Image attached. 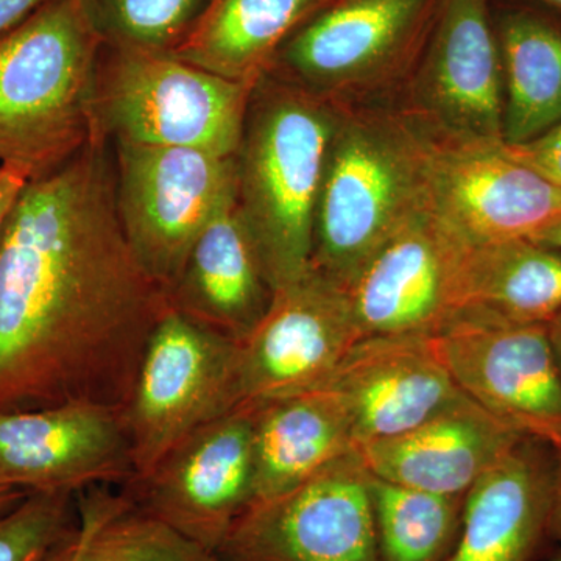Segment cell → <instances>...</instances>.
<instances>
[{"label":"cell","mask_w":561,"mask_h":561,"mask_svg":"<svg viewBox=\"0 0 561 561\" xmlns=\"http://www.w3.org/2000/svg\"><path fill=\"white\" fill-rule=\"evenodd\" d=\"M371 474L359 451L313 472L300 485L253 501L232 524L224 561H381Z\"/></svg>","instance_id":"obj_9"},{"label":"cell","mask_w":561,"mask_h":561,"mask_svg":"<svg viewBox=\"0 0 561 561\" xmlns=\"http://www.w3.org/2000/svg\"><path fill=\"white\" fill-rule=\"evenodd\" d=\"M526 438L465 397L420 426L367 443L357 451L367 470L382 481L467 496Z\"/></svg>","instance_id":"obj_18"},{"label":"cell","mask_w":561,"mask_h":561,"mask_svg":"<svg viewBox=\"0 0 561 561\" xmlns=\"http://www.w3.org/2000/svg\"><path fill=\"white\" fill-rule=\"evenodd\" d=\"M328 383L345 398L357 449L411 431L465 398L423 335L360 339Z\"/></svg>","instance_id":"obj_17"},{"label":"cell","mask_w":561,"mask_h":561,"mask_svg":"<svg viewBox=\"0 0 561 561\" xmlns=\"http://www.w3.org/2000/svg\"><path fill=\"white\" fill-rule=\"evenodd\" d=\"M180 531L154 518L122 489L76 494V523L47 561H213Z\"/></svg>","instance_id":"obj_24"},{"label":"cell","mask_w":561,"mask_h":561,"mask_svg":"<svg viewBox=\"0 0 561 561\" xmlns=\"http://www.w3.org/2000/svg\"><path fill=\"white\" fill-rule=\"evenodd\" d=\"M122 230L168 294L217 210L236 197V158L190 147L111 142Z\"/></svg>","instance_id":"obj_8"},{"label":"cell","mask_w":561,"mask_h":561,"mask_svg":"<svg viewBox=\"0 0 561 561\" xmlns=\"http://www.w3.org/2000/svg\"><path fill=\"white\" fill-rule=\"evenodd\" d=\"M468 245L432 213H412L346 286L360 339L434 337L454 312Z\"/></svg>","instance_id":"obj_15"},{"label":"cell","mask_w":561,"mask_h":561,"mask_svg":"<svg viewBox=\"0 0 561 561\" xmlns=\"http://www.w3.org/2000/svg\"><path fill=\"white\" fill-rule=\"evenodd\" d=\"M331 0H209L191 32L171 51L180 60L256 84L283 44Z\"/></svg>","instance_id":"obj_23"},{"label":"cell","mask_w":561,"mask_h":561,"mask_svg":"<svg viewBox=\"0 0 561 561\" xmlns=\"http://www.w3.org/2000/svg\"><path fill=\"white\" fill-rule=\"evenodd\" d=\"M476 404L527 438L561 446V375L546 324L453 321L432 337Z\"/></svg>","instance_id":"obj_13"},{"label":"cell","mask_w":561,"mask_h":561,"mask_svg":"<svg viewBox=\"0 0 561 561\" xmlns=\"http://www.w3.org/2000/svg\"><path fill=\"white\" fill-rule=\"evenodd\" d=\"M28 491L0 478V516L5 515L28 496Z\"/></svg>","instance_id":"obj_33"},{"label":"cell","mask_w":561,"mask_h":561,"mask_svg":"<svg viewBox=\"0 0 561 561\" xmlns=\"http://www.w3.org/2000/svg\"><path fill=\"white\" fill-rule=\"evenodd\" d=\"M437 3L331 0L283 44L267 72L339 105H359L405 83Z\"/></svg>","instance_id":"obj_6"},{"label":"cell","mask_w":561,"mask_h":561,"mask_svg":"<svg viewBox=\"0 0 561 561\" xmlns=\"http://www.w3.org/2000/svg\"><path fill=\"white\" fill-rule=\"evenodd\" d=\"M370 491L381 561H448L459 540L465 496L409 489L373 474Z\"/></svg>","instance_id":"obj_26"},{"label":"cell","mask_w":561,"mask_h":561,"mask_svg":"<svg viewBox=\"0 0 561 561\" xmlns=\"http://www.w3.org/2000/svg\"><path fill=\"white\" fill-rule=\"evenodd\" d=\"M0 478L28 493L127 485L135 467L124 409L65 402L0 412Z\"/></svg>","instance_id":"obj_16"},{"label":"cell","mask_w":561,"mask_h":561,"mask_svg":"<svg viewBox=\"0 0 561 561\" xmlns=\"http://www.w3.org/2000/svg\"><path fill=\"white\" fill-rule=\"evenodd\" d=\"M25 183H27V180L21 176L20 173L0 165V231H2L3 224H5L7 216L13 208L18 195L24 190Z\"/></svg>","instance_id":"obj_32"},{"label":"cell","mask_w":561,"mask_h":561,"mask_svg":"<svg viewBox=\"0 0 561 561\" xmlns=\"http://www.w3.org/2000/svg\"><path fill=\"white\" fill-rule=\"evenodd\" d=\"M103 43L80 0H50L0 36V165L31 181L102 135L95 114Z\"/></svg>","instance_id":"obj_3"},{"label":"cell","mask_w":561,"mask_h":561,"mask_svg":"<svg viewBox=\"0 0 561 561\" xmlns=\"http://www.w3.org/2000/svg\"><path fill=\"white\" fill-rule=\"evenodd\" d=\"M538 2L546 3V5L552 7V9L561 11V0H538Z\"/></svg>","instance_id":"obj_36"},{"label":"cell","mask_w":561,"mask_h":561,"mask_svg":"<svg viewBox=\"0 0 561 561\" xmlns=\"http://www.w3.org/2000/svg\"><path fill=\"white\" fill-rule=\"evenodd\" d=\"M213 561H224V560H220L219 557L214 556V560Z\"/></svg>","instance_id":"obj_37"},{"label":"cell","mask_w":561,"mask_h":561,"mask_svg":"<svg viewBox=\"0 0 561 561\" xmlns=\"http://www.w3.org/2000/svg\"><path fill=\"white\" fill-rule=\"evenodd\" d=\"M546 327H548L549 342H551L553 356H556L561 375V311Z\"/></svg>","instance_id":"obj_35"},{"label":"cell","mask_w":561,"mask_h":561,"mask_svg":"<svg viewBox=\"0 0 561 561\" xmlns=\"http://www.w3.org/2000/svg\"><path fill=\"white\" fill-rule=\"evenodd\" d=\"M254 411L239 405L172 449L144 478L119 486L144 511L217 556L254 501Z\"/></svg>","instance_id":"obj_11"},{"label":"cell","mask_w":561,"mask_h":561,"mask_svg":"<svg viewBox=\"0 0 561 561\" xmlns=\"http://www.w3.org/2000/svg\"><path fill=\"white\" fill-rule=\"evenodd\" d=\"M50 0H0V36L13 31Z\"/></svg>","instance_id":"obj_31"},{"label":"cell","mask_w":561,"mask_h":561,"mask_svg":"<svg viewBox=\"0 0 561 561\" xmlns=\"http://www.w3.org/2000/svg\"><path fill=\"white\" fill-rule=\"evenodd\" d=\"M343 105L264 73L251 91L236 191L273 291L311 267L313 220Z\"/></svg>","instance_id":"obj_2"},{"label":"cell","mask_w":561,"mask_h":561,"mask_svg":"<svg viewBox=\"0 0 561 561\" xmlns=\"http://www.w3.org/2000/svg\"><path fill=\"white\" fill-rule=\"evenodd\" d=\"M76 523V494L35 491L0 516V561H47Z\"/></svg>","instance_id":"obj_28"},{"label":"cell","mask_w":561,"mask_h":561,"mask_svg":"<svg viewBox=\"0 0 561 561\" xmlns=\"http://www.w3.org/2000/svg\"><path fill=\"white\" fill-rule=\"evenodd\" d=\"M401 108L443 138L504 140V77L489 0H438Z\"/></svg>","instance_id":"obj_10"},{"label":"cell","mask_w":561,"mask_h":561,"mask_svg":"<svg viewBox=\"0 0 561 561\" xmlns=\"http://www.w3.org/2000/svg\"><path fill=\"white\" fill-rule=\"evenodd\" d=\"M427 136V206L468 247L531 239L561 220L560 187L512 158L504 140Z\"/></svg>","instance_id":"obj_12"},{"label":"cell","mask_w":561,"mask_h":561,"mask_svg":"<svg viewBox=\"0 0 561 561\" xmlns=\"http://www.w3.org/2000/svg\"><path fill=\"white\" fill-rule=\"evenodd\" d=\"M357 341L346 287L311 265L273 291L271 308L241 342V405L327 386Z\"/></svg>","instance_id":"obj_14"},{"label":"cell","mask_w":561,"mask_h":561,"mask_svg":"<svg viewBox=\"0 0 561 561\" xmlns=\"http://www.w3.org/2000/svg\"><path fill=\"white\" fill-rule=\"evenodd\" d=\"M209 0H80L103 46L172 51Z\"/></svg>","instance_id":"obj_27"},{"label":"cell","mask_w":561,"mask_h":561,"mask_svg":"<svg viewBox=\"0 0 561 561\" xmlns=\"http://www.w3.org/2000/svg\"><path fill=\"white\" fill-rule=\"evenodd\" d=\"M241 343L169 308L140 360L124 416L135 479L184 438L242 404Z\"/></svg>","instance_id":"obj_7"},{"label":"cell","mask_w":561,"mask_h":561,"mask_svg":"<svg viewBox=\"0 0 561 561\" xmlns=\"http://www.w3.org/2000/svg\"><path fill=\"white\" fill-rule=\"evenodd\" d=\"M556 451L526 438L465 496L448 561H540L549 549Z\"/></svg>","instance_id":"obj_19"},{"label":"cell","mask_w":561,"mask_h":561,"mask_svg":"<svg viewBox=\"0 0 561 561\" xmlns=\"http://www.w3.org/2000/svg\"><path fill=\"white\" fill-rule=\"evenodd\" d=\"M504 150L561 190V122L527 142H504Z\"/></svg>","instance_id":"obj_29"},{"label":"cell","mask_w":561,"mask_h":561,"mask_svg":"<svg viewBox=\"0 0 561 561\" xmlns=\"http://www.w3.org/2000/svg\"><path fill=\"white\" fill-rule=\"evenodd\" d=\"M253 88L171 51L103 46L95 91L99 130L111 142L236 157Z\"/></svg>","instance_id":"obj_5"},{"label":"cell","mask_w":561,"mask_h":561,"mask_svg":"<svg viewBox=\"0 0 561 561\" xmlns=\"http://www.w3.org/2000/svg\"><path fill=\"white\" fill-rule=\"evenodd\" d=\"M530 241L541 243V245L549 247V249L560 251L561 253V220L538 232Z\"/></svg>","instance_id":"obj_34"},{"label":"cell","mask_w":561,"mask_h":561,"mask_svg":"<svg viewBox=\"0 0 561 561\" xmlns=\"http://www.w3.org/2000/svg\"><path fill=\"white\" fill-rule=\"evenodd\" d=\"M427 146V131L401 106L343 105L313 220L317 272L348 286L426 203Z\"/></svg>","instance_id":"obj_4"},{"label":"cell","mask_w":561,"mask_h":561,"mask_svg":"<svg viewBox=\"0 0 561 561\" xmlns=\"http://www.w3.org/2000/svg\"><path fill=\"white\" fill-rule=\"evenodd\" d=\"M247 405L254 411V501L286 493L357 451L348 405L330 383Z\"/></svg>","instance_id":"obj_21"},{"label":"cell","mask_w":561,"mask_h":561,"mask_svg":"<svg viewBox=\"0 0 561 561\" xmlns=\"http://www.w3.org/2000/svg\"><path fill=\"white\" fill-rule=\"evenodd\" d=\"M560 311V251L530 239L468 247L449 323L548 324Z\"/></svg>","instance_id":"obj_22"},{"label":"cell","mask_w":561,"mask_h":561,"mask_svg":"<svg viewBox=\"0 0 561 561\" xmlns=\"http://www.w3.org/2000/svg\"><path fill=\"white\" fill-rule=\"evenodd\" d=\"M272 298L236 194L195 242L169 291V305L195 323L241 343L260 324Z\"/></svg>","instance_id":"obj_20"},{"label":"cell","mask_w":561,"mask_h":561,"mask_svg":"<svg viewBox=\"0 0 561 561\" xmlns=\"http://www.w3.org/2000/svg\"><path fill=\"white\" fill-rule=\"evenodd\" d=\"M168 294L133 256L113 144L27 181L0 231V412L125 409Z\"/></svg>","instance_id":"obj_1"},{"label":"cell","mask_w":561,"mask_h":561,"mask_svg":"<svg viewBox=\"0 0 561 561\" xmlns=\"http://www.w3.org/2000/svg\"><path fill=\"white\" fill-rule=\"evenodd\" d=\"M504 77V142L538 138L561 122V28L513 13L496 31Z\"/></svg>","instance_id":"obj_25"},{"label":"cell","mask_w":561,"mask_h":561,"mask_svg":"<svg viewBox=\"0 0 561 561\" xmlns=\"http://www.w3.org/2000/svg\"><path fill=\"white\" fill-rule=\"evenodd\" d=\"M556 451L553 471L551 524H549V549L546 561H561V446Z\"/></svg>","instance_id":"obj_30"}]
</instances>
